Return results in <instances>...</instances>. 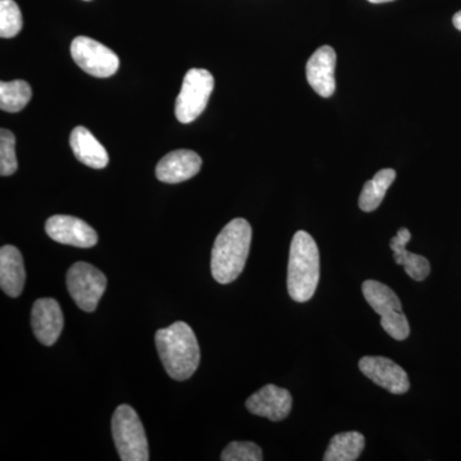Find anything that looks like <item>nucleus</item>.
Here are the masks:
<instances>
[{
    "label": "nucleus",
    "mask_w": 461,
    "mask_h": 461,
    "mask_svg": "<svg viewBox=\"0 0 461 461\" xmlns=\"http://www.w3.org/2000/svg\"><path fill=\"white\" fill-rule=\"evenodd\" d=\"M359 369L366 377L393 395H402L411 388L408 375L399 364L384 357H364Z\"/></svg>",
    "instance_id": "obj_9"
},
{
    "label": "nucleus",
    "mask_w": 461,
    "mask_h": 461,
    "mask_svg": "<svg viewBox=\"0 0 461 461\" xmlns=\"http://www.w3.org/2000/svg\"><path fill=\"white\" fill-rule=\"evenodd\" d=\"M336 60L335 50L330 45H323L312 54L306 63V80L321 98H330L335 93Z\"/></svg>",
    "instance_id": "obj_12"
},
{
    "label": "nucleus",
    "mask_w": 461,
    "mask_h": 461,
    "mask_svg": "<svg viewBox=\"0 0 461 461\" xmlns=\"http://www.w3.org/2000/svg\"><path fill=\"white\" fill-rule=\"evenodd\" d=\"M86 2H89V0H86Z\"/></svg>",
    "instance_id": "obj_26"
},
{
    "label": "nucleus",
    "mask_w": 461,
    "mask_h": 461,
    "mask_svg": "<svg viewBox=\"0 0 461 461\" xmlns=\"http://www.w3.org/2000/svg\"><path fill=\"white\" fill-rule=\"evenodd\" d=\"M16 136L7 129L0 130V175H14L17 171Z\"/></svg>",
    "instance_id": "obj_22"
},
{
    "label": "nucleus",
    "mask_w": 461,
    "mask_h": 461,
    "mask_svg": "<svg viewBox=\"0 0 461 461\" xmlns=\"http://www.w3.org/2000/svg\"><path fill=\"white\" fill-rule=\"evenodd\" d=\"M203 160L198 153L186 149L167 154L157 166V178L166 184H180L198 175Z\"/></svg>",
    "instance_id": "obj_14"
},
{
    "label": "nucleus",
    "mask_w": 461,
    "mask_h": 461,
    "mask_svg": "<svg viewBox=\"0 0 461 461\" xmlns=\"http://www.w3.org/2000/svg\"><path fill=\"white\" fill-rule=\"evenodd\" d=\"M26 281L25 266L20 250L14 245H5L0 250V286L11 297H18Z\"/></svg>",
    "instance_id": "obj_15"
},
{
    "label": "nucleus",
    "mask_w": 461,
    "mask_h": 461,
    "mask_svg": "<svg viewBox=\"0 0 461 461\" xmlns=\"http://www.w3.org/2000/svg\"><path fill=\"white\" fill-rule=\"evenodd\" d=\"M368 2L375 3V5H381V3L393 2V0H368Z\"/></svg>",
    "instance_id": "obj_25"
},
{
    "label": "nucleus",
    "mask_w": 461,
    "mask_h": 461,
    "mask_svg": "<svg viewBox=\"0 0 461 461\" xmlns=\"http://www.w3.org/2000/svg\"><path fill=\"white\" fill-rule=\"evenodd\" d=\"M67 288L81 311H95L107 288V277L89 263L77 262L67 272Z\"/></svg>",
    "instance_id": "obj_7"
},
{
    "label": "nucleus",
    "mask_w": 461,
    "mask_h": 461,
    "mask_svg": "<svg viewBox=\"0 0 461 461\" xmlns=\"http://www.w3.org/2000/svg\"><path fill=\"white\" fill-rule=\"evenodd\" d=\"M69 145L75 157L85 166L94 169H103L108 166L107 150L86 127L77 126L74 129L69 136Z\"/></svg>",
    "instance_id": "obj_16"
},
{
    "label": "nucleus",
    "mask_w": 461,
    "mask_h": 461,
    "mask_svg": "<svg viewBox=\"0 0 461 461\" xmlns=\"http://www.w3.org/2000/svg\"><path fill=\"white\" fill-rule=\"evenodd\" d=\"M48 236L59 244L89 249L98 244V233L80 218L72 215H53L45 223Z\"/></svg>",
    "instance_id": "obj_10"
},
{
    "label": "nucleus",
    "mask_w": 461,
    "mask_h": 461,
    "mask_svg": "<svg viewBox=\"0 0 461 461\" xmlns=\"http://www.w3.org/2000/svg\"><path fill=\"white\" fill-rule=\"evenodd\" d=\"M71 56L76 65L94 77H111L120 68V58L102 42L77 36L71 44Z\"/></svg>",
    "instance_id": "obj_8"
},
{
    "label": "nucleus",
    "mask_w": 461,
    "mask_h": 461,
    "mask_svg": "<svg viewBox=\"0 0 461 461\" xmlns=\"http://www.w3.org/2000/svg\"><path fill=\"white\" fill-rule=\"evenodd\" d=\"M221 460L223 461H262V448L254 442H230L224 448Z\"/></svg>",
    "instance_id": "obj_23"
},
{
    "label": "nucleus",
    "mask_w": 461,
    "mask_h": 461,
    "mask_svg": "<svg viewBox=\"0 0 461 461\" xmlns=\"http://www.w3.org/2000/svg\"><path fill=\"white\" fill-rule=\"evenodd\" d=\"M366 438L359 432H344L335 435L330 439L329 448L324 454V461H355L359 459Z\"/></svg>",
    "instance_id": "obj_18"
},
{
    "label": "nucleus",
    "mask_w": 461,
    "mask_h": 461,
    "mask_svg": "<svg viewBox=\"0 0 461 461\" xmlns=\"http://www.w3.org/2000/svg\"><path fill=\"white\" fill-rule=\"evenodd\" d=\"M251 414L268 418L272 421L286 420L293 409V396L286 388L267 384L247 400Z\"/></svg>",
    "instance_id": "obj_11"
},
{
    "label": "nucleus",
    "mask_w": 461,
    "mask_h": 461,
    "mask_svg": "<svg viewBox=\"0 0 461 461\" xmlns=\"http://www.w3.org/2000/svg\"><path fill=\"white\" fill-rule=\"evenodd\" d=\"M112 435L121 460L148 461L147 433L138 412L130 405H120L112 417Z\"/></svg>",
    "instance_id": "obj_4"
},
{
    "label": "nucleus",
    "mask_w": 461,
    "mask_h": 461,
    "mask_svg": "<svg viewBox=\"0 0 461 461\" xmlns=\"http://www.w3.org/2000/svg\"><path fill=\"white\" fill-rule=\"evenodd\" d=\"M156 345L169 377L176 381L193 377L200 364V348L189 324L176 321L172 326L158 330Z\"/></svg>",
    "instance_id": "obj_2"
},
{
    "label": "nucleus",
    "mask_w": 461,
    "mask_h": 461,
    "mask_svg": "<svg viewBox=\"0 0 461 461\" xmlns=\"http://www.w3.org/2000/svg\"><path fill=\"white\" fill-rule=\"evenodd\" d=\"M32 324L33 335L42 345L56 344L65 324L62 309L57 300L50 297L36 300L32 306Z\"/></svg>",
    "instance_id": "obj_13"
},
{
    "label": "nucleus",
    "mask_w": 461,
    "mask_h": 461,
    "mask_svg": "<svg viewBox=\"0 0 461 461\" xmlns=\"http://www.w3.org/2000/svg\"><path fill=\"white\" fill-rule=\"evenodd\" d=\"M253 230L244 218H235L224 226L212 250V275L220 284L238 280L247 264Z\"/></svg>",
    "instance_id": "obj_1"
},
{
    "label": "nucleus",
    "mask_w": 461,
    "mask_h": 461,
    "mask_svg": "<svg viewBox=\"0 0 461 461\" xmlns=\"http://www.w3.org/2000/svg\"><path fill=\"white\" fill-rule=\"evenodd\" d=\"M23 26V14L14 0H0V36L11 39L21 32Z\"/></svg>",
    "instance_id": "obj_21"
},
{
    "label": "nucleus",
    "mask_w": 461,
    "mask_h": 461,
    "mask_svg": "<svg viewBox=\"0 0 461 461\" xmlns=\"http://www.w3.org/2000/svg\"><path fill=\"white\" fill-rule=\"evenodd\" d=\"M320 277L321 259L317 242L305 230H297L291 241L288 259V295L296 303L309 302L314 296Z\"/></svg>",
    "instance_id": "obj_3"
},
{
    "label": "nucleus",
    "mask_w": 461,
    "mask_h": 461,
    "mask_svg": "<svg viewBox=\"0 0 461 461\" xmlns=\"http://www.w3.org/2000/svg\"><path fill=\"white\" fill-rule=\"evenodd\" d=\"M363 295L375 313L381 315L382 329L391 338L403 341L411 335V327L402 313V302L396 294L382 282L368 280L363 284Z\"/></svg>",
    "instance_id": "obj_5"
},
{
    "label": "nucleus",
    "mask_w": 461,
    "mask_h": 461,
    "mask_svg": "<svg viewBox=\"0 0 461 461\" xmlns=\"http://www.w3.org/2000/svg\"><path fill=\"white\" fill-rule=\"evenodd\" d=\"M214 89V77L203 68H193L185 75L184 83L176 100V118L181 123L194 122L208 105Z\"/></svg>",
    "instance_id": "obj_6"
},
{
    "label": "nucleus",
    "mask_w": 461,
    "mask_h": 461,
    "mask_svg": "<svg viewBox=\"0 0 461 461\" xmlns=\"http://www.w3.org/2000/svg\"><path fill=\"white\" fill-rule=\"evenodd\" d=\"M396 180V172L393 168H384L375 173V177L364 185L359 196V208L363 212H373L381 205L388 187Z\"/></svg>",
    "instance_id": "obj_19"
},
{
    "label": "nucleus",
    "mask_w": 461,
    "mask_h": 461,
    "mask_svg": "<svg viewBox=\"0 0 461 461\" xmlns=\"http://www.w3.org/2000/svg\"><path fill=\"white\" fill-rule=\"evenodd\" d=\"M453 23L455 29H457L459 30V32H461V11L457 12V14H455V16L453 18Z\"/></svg>",
    "instance_id": "obj_24"
},
{
    "label": "nucleus",
    "mask_w": 461,
    "mask_h": 461,
    "mask_svg": "<svg viewBox=\"0 0 461 461\" xmlns=\"http://www.w3.org/2000/svg\"><path fill=\"white\" fill-rule=\"evenodd\" d=\"M411 233L408 229H400L395 238L391 239L390 248L393 251L396 264L405 268L406 275L414 281H424L429 277L430 266L427 258L409 253L406 245L411 241Z\"/></svg>",
    "instance_id": "obj_17"
},
{
    "label": "nucleus",
    "mask_w": 461,
    "mask_h": 461,
    "mask_svg": "<svg viewBox=\"0 0 461 461\" xmlns=\"http://www.w3.org/2000/svg\"><path fill=\"white\" fill-rule=\"evenodd\" d=\"M32 90L26 81L14 80L0 83V108L8 113L23 111L32 100Z\"/></svg>",
    "instance_id": "obj_20"
}]
</instances>
